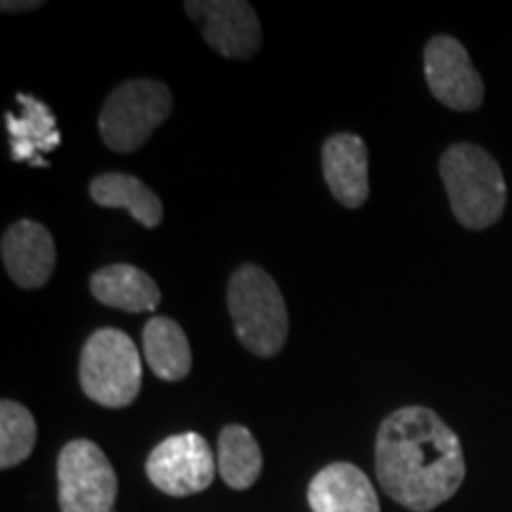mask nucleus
I'll return each mask as SVG.
<instances>
[{"label": "nucleus", "instance_id": "1", "mask_svg": "<svg viewBox=\"0 0 512 512\" xmlns=\"http://www.w3.org/2000/svg\"><path fill=\"white\" fill-rule=\"evenodd\" d=\"M375 472L403 508L432 512L465 482L463 444L432 408H399L377 430Z\"/></svg>", "mask_w": 512, "mask_h": 512}, {"label": "nucleus", "instance_id": "2", "mask_svg": "<svg viewBox=\"0 0 512 512\" xmlns=\"http://www.w3.org/2000/svg\"><path fill=\"white\" fill-rule=\"evenodd\" d=\"M439 174L460 226L484 230L498 223L508 202V185L501 166L484 147L451 145L439 159Z\"/></svg>", "mask_w": 512, "mask_h": 512}, {"label": "nucleus", "instance_id": "3", "mask_svg": "<svg viewBox=\"0 0 512 512\" xmlns=\"http://www.w3.org/2000/svg\"><path fill=\"white\" fill-rule=\"evenodd\" d=\"M228 311L242 347L261 358L278 356L287 342L290 318L280 287L264 268L245 264L230 275Z\"/></svg>", "mask_w": 512, "mask_h": 512}, {"label": "nucleus", "instance_id": "4", "mask_svg": "<svg viewBox=\"0 0 512 512\" xmlns=\"http://www.w3.org/2000/svg\"><path fill=\"white\" fill-rule=\"evenodd\" d=\"M79 380L86 396L105 408H126L143 387V363L133 339L117 328H100L81 351Z\"/></svg>", "mask_w": 512, "mask_h": 512}, {"label": "nucleus", "instance_id": "5", "mask_svg": "<svg viewBox=\"0 0 512 512\" xmlns=\"http://www.w3.org/2000/svg\"><path fill=\"white\" fill-rule=\"evenodd\" d=\"M174 95L155 79H131L114 88L100 110V138L119 155L136 152L169 119Z\"/></svg>", "mask_w": 512, "mask_h": 512}, {"label": "nucleus", "instance_id": "6", "mask_svg": "<svg viewBox=\"0 0 512 512\" xmlns=\"http://www.w3.org/2000/svg\"><path fill=\"white\" fill-rule=\"evenodd\" d=\"M62 512H112L117 503V472L98 444L74 439L57 458Z\"/></svg>", "mask_w": 512, "mask_h": 512}, {"label": "nucleus", "instance_id": "7", "mask_svg": "<svg viewBox=\"0 0 512 512\" xmlns=\"http://www.w3.org/2000/svg\"><path fill=\"white\" fill-rule=\"evenodd\" d=\"M145 470L162 494L183 498L209 489L216 475V460L202 434L183 432L152 448Z\"/></svg>", "mask_w": 512, "mask_h": 512}, {"label": "nucleus", "instance_id": "8", "mask_svg": "<svg viewBox=\"0 0 512 512\" xmlns=\"http://www.w3.org/2000/svg\"><path fill=\"white\" fill-rule=\"evenodd\" d=\"M425 79L434 98L448 110L475 112L484 102V81L463 43L453 36H434L425 46Z\"/></svg>", "mask_w": 512, "mask_h": 512}, {"label": "nucleus", "instance_id": "9", "mask_svg": "<svg viewBox=\"0 0 512 512\" xmlns=\"http://www.w3.org/2000/svg\"><path fill=\"white\" fill-rule=\"evenodd\" d=\"M183 8L219 55L249 60L259 53L261 22L245 0H188Z\"/></svg>", "mask_w": 512, "mask_h": 512}, {"label": "nucleus", "instance_id": "10", "mask_svg": "<svg viewBox=\"0 0 512 512\" xmlns=\"http://www.w3.org/2000/svg\"><path fill=\"white\" fill-rule=\"evenodd\" d=\"M3 266L8 275L24 290H38L55 271V240L41 223L22 219L5 230L0 242Z\"/></svg>", "mask_w": 512, "mask_h": 512}, {"label": "nucleus", "instance_id": "11", "mask_svg": "<svg viewBox=\"0 0 512 512\" xmlns=\"http://www.w3.org/2000/svg\"><path fill=\"white\" fill-rule=\"evenodd\" d=\"M323 176L342 207H363L370 195L366 143L356 133L330 136L323 145Z\"/></svg>", "mask_w": 512, "mask_h": 512}, {"label": "nucleus", "instance_id": "12", "mask_svg": "<svg viewBox=\"0 0 512 512\" xmlns=\"http://www.w3.org/2000/svg\"><path fill=\"white\" fill-rule=\"evenodd\" d=\"M15 98L22 105V114L17 117V114L5 112V128H8L12 143L10 155L15 162H27L46 169L50 162H46L43 155L57 150L62 140L55 114L46 102L34 98V95L17 93Z\"/></svg>", "mask_w": 512, "mask_h": 512}, {"label": "nucleus", "instance_id": "13", "mask_svg": "<svg viewBox=\"0 0 512 512\" xmlns=\"http://www.w3.org/2000/svg\"><path fill=\"white\" fill-rule=\"evenodd\" d=\"M313 512H380V501L361 467L332 463L318 472L309 484Z\"/></svg>", "mask_w": 512, "mask_h": 512}, {"label": "nucleus", "instance_id": "14", "mask_svg": "<svg viewBox=\"0 0 512 512\" xmlns=\"http://www.w3.org/2000/svg\"><path fill=\"white\" fill-rule=\"evenodd\" d=\"M91 294L100 304L126 313L155 311L162 302L155 280L131 264H112L95 271Z\"/></svg>", "mask_w": 512, "mask_h": 512}, {"label": "nucleus", "instance_id": "15", "mask_svg": "<svg viewBox=\"0 0 512 512\" xmlns=\"http://www.w3.org/2000/svg\"><path fill=\"white\" fill-rule=\"evenodd\" d=\"M145 361L159 380H185L192 370V351L188 337L176 320L152 316L143 328Z\"/></svg>", "mask_w": 512, "mask_h": 512}, {"label": "nucleus", "instance_id": "16", "mask_svg": "<svg viewBox=\"0 0 512 512\" xmlns=\"http://www.w3.org/2000/svg\"><path fill=\"white\" fill-rule=\"evenodd\" d=\"M91 200L98 207L126 209L145 228H157L164 219L162 200L140 178L131 174H100L91 181Z\"/></svg>", "mask_w": 512, "mask_h": 512}, {"label": "nucleus", "instance_id": "17", "mask_svg": "<svg viewBox=\"0 0 512 512\" xmlns=\"http://www.w3.org/2000/svg\"><path fill=\"white\" fill-rule=\"evenodd\" d=\"M264 467L254 434L242 425H228L219 434V475L230 489L245 491L256 484Z\"/></svg>", "mask_w": 512, "mask_h": 512}, {"label": "nucleus", "instance_id": "18", "mask_svg": "<svg viewBox=\"0 0 512 512\" xmlns=\"http://www.w3.org/2000/svg\"><path fill=\"white\" fill-rule=\"evenodd\" d=\"M36 444V420L22 403H0V467L10 470L31 456Z\"/></svg>", "mask_w": 512, "mask_h": 512}, {"label": "nucleus", "instance_id": "19", "mask_svg": "<svg viewBox=\"0 0 512 512\" xmlns=\"http://www.w3.org/2000/svg\"><path fill=\"white\" fill-rule=\"evenodd\" d=\"M0 8H3V12H34V10H41L43 8V3L41 0H29V3H17V0H5L3 5H0Z\"/></svg>", "mask_w": 512, "mask_h": 512}]
</instances>
